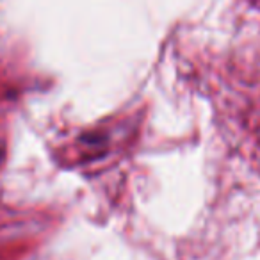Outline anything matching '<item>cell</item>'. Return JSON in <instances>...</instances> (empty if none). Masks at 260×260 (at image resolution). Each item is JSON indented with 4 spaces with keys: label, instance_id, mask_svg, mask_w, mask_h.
I'll return each instance as SVG.
<instances>
[{
    "label": "cell",
    "instance_id": "obj_1",
    "mask_svg": "<svg viewBox=\"0 0 260 260\" xmlns=\"http://www.w3.org/2000/svg\"><path fill=\"white\" fill-rule=\"evenodd\" d=\"M0 159H2V150H0Z\"/></svg>",
    "mask_w": 260,
    "mask_h": 260
}]
</instances>
